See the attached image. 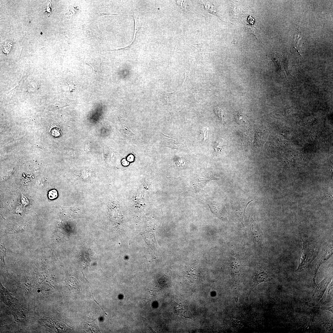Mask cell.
<instances>
[{"instance_id": "1", "label": "cell", "mask_w": 333, "mask_h": 333, "mask_svg": "<svg viewBox=\"0 0 333 333\" xmlns=\"http://www.w3.org/2000/svg\"><path fill=\"white\" fill-rule=\"evenodd\" d=\"M140 234L145 243V257L148 259H155L159 247L156 239L155 228L148 225Z\"/></svg>"}, {"instance_id": "2", "label": "cell", "mask_w": 333, "mask_h": 333, "mask_svg": "<svg viewBox=\"0 0 333 333\" xmlns=\"http://www.w3.org/2000/svg\"><path fill=\"white\" fill-rule=\"evenodd\" d=\"M302 252L299 262L297 271H301L312 262L314 256V250L313 246L310 243L304 241Z\"/></svg>"}, {"instance_id": "3", "label": "cell", "mask_w": 333, "mask_h": 333, "mask_svg": "<svg viewBox=\"0 0 333 333\" xmlns=\"http://www.w3.org/2000/svg\"><path fill=\"white\" fill-rule=\"evenodd\" d=\"M163 144L166 147L175 149L185 152H189V150L182 138L176 136H169L163 134Z\"/></svg>"}, {"instance_id": "4", "label": "cell", "mask_w": 333, "mask_h": 333, "mask_svg": "<svg viewBox=\"0 0 333 333\" xmlns=\"http://www.w3.org/2000/svg\"><path fill=\"white\" fill-rule=\"evenodd\" d=\"M253 200L249 199L239 198L232 204L233 208L237 219L243 224L245 212L248 205Z\"/></svg>"}, {"instance_id": "5", "label": "cell", "mask_w": 333, "mask_h": 333, "mask_svg": "<svg viewBox=\"0 0 333 333\" xmlns=\"http://www.w3.org/2000/svg\"><path fill=\"white\" fill-rule=\"evenodd\" d=\"M250 225L254 242L258 246H261L262 234L259 228L258 220L255 216L249 217Z\"/></svg>"}, {"instance_id": "6", "label": "cell", "mask_w": 333, "mask_h": 333, "mask_svg": "<svg viewBox=\"0 0 333 333\" xmlns=\"http://www.w3.org/2000/svg\"><path fill=\"white\" fill-rule=\"evenodd\" d=\"M333 254V247L332 245L327 246L324 249V251L319 258L317 261L316 266L315 269L313 276V282L315 286L316 285L315 283V280L317 273L318 270L321 266L325 261L328 259Z\"/></svg>"}, {"instance_id": "7", "label": "cell", "mask_w": 333, "mask_h": 333, "mask_svg": "<svg viewBox=\"0 0 333 333\" xmlns=\"http://www.w3.org/2000/svg\"><path fill=\"white\" fill-rule=\"evenodd\" d=\"M226 146V141L222 138H218L214 143L213 147L215 151V156H216L217 153L222 152Z\"/></svg>"}, {"instance_id": "8", "label": "cell", "mask_w": 333, "mask_h": 333, "mask_svg": "<svg viewBox=\"0 0 333 333\" xmlns=\"http://www.w3.org/2000/svg\"><path fill=\"white\" fill-rule=\"evenodd\" d=\"M176 92H168L164 91L161 92V96L166 104L167 105L171 104Z\"/></svg>"}, {"instance_id": "9", "label": "cell", "mask_w": 333, "mask_h": 333, "mask_svg": "<svg viewBox=\"0 0 333 333\" xmlns=\"http://www.w3.org/2000/svg\"><path fill=\"white\" fill-rule=\"evenodd\" d=\"M268 275L267 273L264 272H262L258 273L255 278V280L257 283L266 282L268 279Z\"/></svg>"}, {"instance_id": "10", "label": "cell", "mask_w": 333, "mask_h": 333, "mask_svg": "<svg viewBox=\"0 0 333 333\" xmlns=\"http://www.w3.org/2000/svg\"><path fill=\"white\" fill-rule=\"evenodd\" d=\"M234 117L237 123L240 125L246 122V117L238 111L234 112Z\"/></svg>"}, {"instance_id": "11", "label": "cell", "mask_w": 333, "mask_h": 333, "mask_svg": "<svg viewBox=\"0 0 333 333\" xmlns=\"http://www.w3.org/2000/svg\"><path fill=\"white\" fill-rule=\"evenodd\" d=\"M214 112L216 116L219 118V120L222 123H224V115L223 110L219 107H217L214 109Z\"/></svg>"}, {"instance_id": "12", "label": "cell", "mask_w": 333, "mask_h": 333, "mask_svg": "<svg viewBox=\"0 0 333 333\" xmlns=\"http://www.w3.org/2000/svg\"><path fill=\"white\" fill-rule=\"evenodd\" d=\"M205 6L207 11L209 12V13L214 15H217V11L215 7L209 3L206 4Z\"/></svg>"}, {"instance_id": "13", "label": "cell", "mask_w": 333, "mask_h": 333, "mask_svg": "<svg viewBox=\"0 0 333 333\" xmlns=\"http://www.w3.org/2000/svg\"><path fill=\"white\" fill-rule=\"evenodd\" d=\"M58 196V194L57 190L55 189H53L51 190L49 192L48 194V197L49 198L50 200H53L56 198Z\"/></svg>"}, {"instance_id": "14", "label": "cell", "mask_w": 333, "mask_h": 333, "mask_svg": "<svg viewBox=\"0 0 333 333\" xmlns=\"http://www.w3.org/2000/svg\"><path fill=\"white\" fill-rule=\"evenodd\" d=\"M208 128H204L202 130V136L204 140L207 139L208 137V134L209 131Z\"/></svg>"}, {"instance_id": "15", "label": "cell", "mask_w": 333, "mask_h": 333, "mask_svg": "<svg viewBox=\"0 0 333 333\" xmlns=\"http://www.w3.org/2000/svg\"><path fill=\"white\" fill-rule=\"evenodd\" d=\"M21 198L22 203L23 205H27L29 203V200L24 195L22 194Z\"/></svg>"}, {"instance_id": "16", "label": "cell", "mask_w": 333, "mask_h": 333, "mask_svg": "<svg viewBox=\"0 0 333 333\" xmlns=\"http://www.w3.org/2000/svg\"><path fill=\"white\" fill-rule=\"evenodd\" d=\"M320 309L321 310L327 311L330 312L332 313H333V307L332 306L331 307H320Z\"/></svg>"}, {"instance_id": "17", "label": "cell", "mask_w": 333, "mask_h": 333, "mask_svg": "<svg viewBox=\"0 0 333 333\" xmlns=\"http://www.w3.org/2000/svg\"><path fill=\"white\" fill-rule=\"evenodd\" d=\"M184 4H185L184 2H183H183L182 1H180V5L181 6V7H182L183 8H185V9H186V8L185 7V5Z\"/></svg>"}, {"instance_id": "18", "label": "cell", "mask_w": 333, "mask_h": 333, "mask_svg": "<svg viewBox=\"0 0 333 333\" xmlns=\"http://www.w3.org/2000/svg\"><path fill=\"white\" fill-rule=\"evenodd\" d=\"M134 157L133 155H130L129 156L128 158V160L130 161H132L133 160Z\"/></svg>"}, {"instance_id": "19", "label": "cell", "mask_w": 333, "mask_h": 333, "mask_svg": "<svg viewBox=\"0 0 333 333\" xmlns=\"http://www.w3.org/2000/svg\"><path fill=\"white\" fill-rule=\"evenodd\" d=\"M239 298V297L238 295L237 296V297H236L235 298V301L237 303L238 301Z\"/></svg>"}]
</instances>
